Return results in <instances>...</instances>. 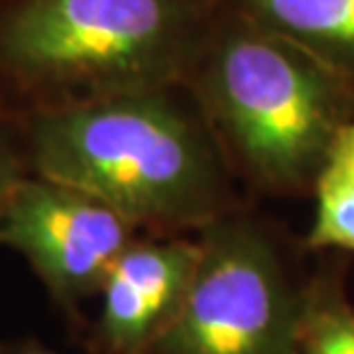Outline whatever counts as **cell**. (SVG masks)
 Masks as SVG:
<instances>
[{"instance_id":"1","label":"cell","mask_w":354,"mask_h":354,"mask_svg":"<svg viewBox=\"0 0 354 354\" xmlns=\"http://www.w3.org/2000/svg\"><path fill=\"white\" fill-rule=\"evenodd\" d=\"M28 173L74 184L143 235H196L242 205L189 83L10 120Z\"/></svg>"},{"instance_id":"2","label":"cell","mask_w":354,"mask_h":354,"mask_svg":"<svg viewBox=\"0 0 354 354\" xmlns=\"http://www.w3.org/2000/svg\"><path fill=\"white\" fill-rule=\"evenodd\" d=\"M218 0H0V115L187 83Z\"/></svg>"},{"instance_id":"3","label":"cell","mask_w":354,"mask_h":354,"mask_svg":"<svg viewBox=\"0 0 354 354\" xmlns=\"http://www.w3.org/2000/svg\"><path fill=\"white\" fill-rule=\"evenodd\" d=\"M187 83L235 177L269 196L313 194L354 118V81L223 3Z\"/></svg>"},{"instance_id":"4","label":"cell","mask_w":354,"mask_h":354,"mask_svg":"<svg viewBox=\"0 0 354 354\" xmlns=\"http://www.w3.org/2000/svg\"><path fill=\"white\" fill-rule=\"evenodd\" d=\"M196 239L184 306L147 354H297L306 279L281 232L239 205Z\"/></svg>"},{"instance_id":"5","label":"cell","mask_w":354,"mask_h":354,"mask_svg":"<svg viewBox=\"0 0 354 354\" xmlns=\"http://www.w3.org/2000/svg\"><path fill=\"white\" fill-rule=\"evenodd\" d=\"M140 232L74 184L28 173L0 216V246L19 253L60 315L76 327L118 256Z\"/></svg>"},{"instance_id":"6","label":"cell","mask_w":354,"mask_h":354,"mask_svg":"<svg viewBox=\"0 0 354 354\" xmlns=\"http://www.w3.org/2000/svg\"><path fill=\"white\" fill-rule=\"evenodd\" d=\"M196 235H140L120 253L88 329L90 354H147L171 329L194 281Z\"/></svg>"},{"instance_id":"7","label":"cell","mask_w":354,"mask_h":354,"mask_svg":"<svg viewBox=\"0 0 354 354\" xmlns=\"http://www.w3.org/2000/svg\"><path fill=\"white\" fill-rule=\"evenodd\" d=\"M354 81V0H221Z\"/></svg>"},{"instance_id":"8","label":"cell","mask_w":354,"mask_h":354,"mask_svg":"<svg viewBox=\"0 0 354 354\" xmlns=\"http://www.w3.org/2000/svg\"><path fill=\"white\" fill-rule=\"evenodd\" d=\"M315 214L306 246L354 253V118L334 140L313 184Z\"/></svg>"},{"instance_id":"9","label":"cell","mask_w":354,"mask_h":354,"mask_svg":"<svg viewBox=\"0 0 354 354\" xmlns=\"http://www.w3.org/2000/svg\"><path fill=\"white\" fill-rule=\"evenodd\" d=\"M297 354H354V304L348 299L338 267L306 279Z\"/></svg>"},{"instance_id":"10","label":"cell","mask_w":354,"mask_h":354,"mask_svg":"<svg viewBox=\"0 0 354 354\" xmlns=\"http://www.w3.org/2000/svg\"><path fill=\"white\" fill-rule=\"evenodd\" d=\"M28 175V166L24 159V152L19 147V138L14 133V127L10 120L0 115V216L12 191L17 184Z\"/></svg>"},{"instance_id":"11","label":"cell","mask_w":354,"mask_h":354,"mask_svg":"<svg viewBox=\"0 0 354 354\" xmlns=\"http://www.w3.org/2000/svg\"><path fill=\"white\" fill-rule=\"evenodd\" d=\"M0 354H62L58 350H51L48 345L32 336L26 338H14V341H5L0 343Z\"/></svg>"}]
</instances>
